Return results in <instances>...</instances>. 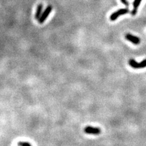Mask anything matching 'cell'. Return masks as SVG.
Returning <instances> with one entry per match:
<instances>
[{
	"mask_svg": "<svg viewBox=\"0 0 146 146\" xmlns=\"http://www.w3.org/2000/svg\"><path fill=\"white\" fill-rule=\"evenodd\" d=\"M130 66L135 69H140V68H144L146 67V59L140 63L136 62L134 59H130L129 62Z\"/></svg>",
	"mask_w": 146,
	"mask_h": 146,
	"instance_id": "cell-1",
	"label": "cell"
},
{
	"mask_svg": "<svg viewBox=\"0 0 146 146\" xmlns=\"http://www.w3.org/2000/svg\"><path fill=\"white\" fill-rule=\"evenodd\" d=\"M129 10L128 9H121L119 10H118V11L114 12L112 13L110 16V20L111 21H114V20H116L119 16L122 15L126 14V13H129Z\"/></svg>",
	"mask_w": 146,
	"mask_h": 146,
	"instance_id": "cell-2",
	"label": "cell"
},
{
	"mask_svg": "<svg viewBox=\"0 0 146 146\" xmlns=\"http://www.w3.org/2000/svg\"><path fill=\"white\" fill-rule=\"evenodd\" d=\"M52 10V7L51 6H48L46 7V9H45V11L42 13V15L40 16V18L38 20V21H39V22L40 23H43L45 22V21L46 20V19L47 18V17H48L49 15L50 14V13H51Z\"/></svg>",
	"mask_w": 146,
	"mask_h": 146,
	"instance_id": "cell-3",
	"label": "cell"
},
{
	"mask_svg": "<svg viewBox=\"0 0 146 146\" xmlns=\"http://www.w3.org/2000/svg\"><path fill=\"white\" fill-rule=\"evenodd\" d=\"M85 133L89 135H99L101 130L98 127H93L91 126H87L84 129Z\"/></svg>",
	"mask_w": 146,
	"mask_h": 146,
	"instance_id": "cell-4",
	"label": "cell"
},
{
	"mask_svg": "<svg viewBox=\"0 0 146 146\" xmlns=\"http://www.w3.org/2000/svg\"><path fill=\"white\" fill-rule=\"evenodd\" d=\"M125 39L129 42H132L135 45H139L140 43V39L138 37L132 35L130 34H127L125 35Z\"/></svg>",
	"mask_w": 146,
	"mask_h": 146,
	"instance_id": "cell-5",
	"label": "cell"
},
{
	"mask_svg": "<svg viewBox=\"0 0 146 146\" xmlns=\"http://www.w3.org/2000/svg\"><path fill=\"white\" fill-rule=\"evenodd\" d=\"M42 10H43V4H40L38 5L37 8L36 13L35 15V18L37 20H39L40 17V16L42 14Z\"/></svg>",
	"mask_w": 146,
	"mask_h": 146,
	"instance_id": "cell-6",
	"label": "cell"
},
{
	"mask_svg": "<svg viewBox=\"0 0 146 146\" xmlns=\"http://www.w3.org/2000/svg\"><path fill=\"white\" fill-rule=\"evenodd\" d=\"M142 0H135L133 2V10L132 11V14L133 15H135L137 13V9L140 6Z\"/></svg>",
	"mask_w": 146,
	"mask_h": 146,
	"instance_id": "cell-7",
	"label": "cell"
},
{
	"mask_svg": "<svg viewBox=\"0 0 146 146\" xmlns=\"http://www.w3.org/2000/svg\"><path fill=\"white\" fill-rule=\"evenodd\" d=\"M18 146H32L30 143H28V142H19L18 144Z\"/></svg>",
	"mask_w": 146,
	"mask_h": 146,
	"instance_id": "cell-8",
	"label": "cell"
},
{
	"mask_svg": "<svg viewBox=\"0 0 146 146\" xmlns=\"http://www.w3.org/2000/svg\"><path fill=\"white\" fill-rule=\"evenodd\" d=\"M121 1L122 2V3H123L124 4H125L126 6H129V3L127 0H121Z\"/></svg>",
	"mask_w": 146,
	"mask_h": 146,
	"instance_id": "cell-9",
	"label": "cell"
}]
</instances>
